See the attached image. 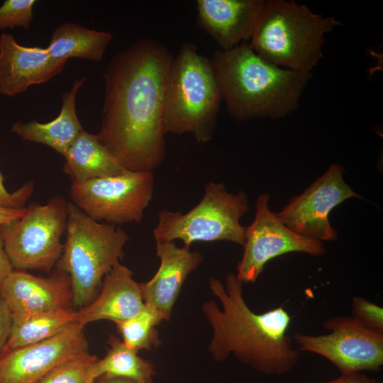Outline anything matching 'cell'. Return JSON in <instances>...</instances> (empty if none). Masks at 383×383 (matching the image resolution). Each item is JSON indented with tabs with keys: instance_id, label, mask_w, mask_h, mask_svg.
Instances as JSON below:
<instances>
[{
	"instance_id": "ac0fdd59",
	"label": "cell",
	"mask_w": 383,
	"mask_h": 383,
	"mask_svg": "<svg viewBox=\"0 0 383 383\" xmlns=\"http://www.w3.org/2000/svg\"><path fill=\"white\" fill-rule=\"evenodd\" d=\"M145 306L140 284L133 278L132 270L118 263L104 277L99 294L76 311V322L83 327L100 320L117 323L136 315Z\"/></svg>"
},
{
	"instance_id": "52a82bcc",
	"label": "cell",
	"mask_w": 383,
	"mask_h": 383,
	"mask_svg": "<svg viewBox=\"0 0 383 383\" xmlns=\"http://www.w3.org/2000/svg\"><path fill=\"white\" fill-rule=\"evenodd\" d=\"M245 192H228L223 183L210 182L201 201L187 213L162 210L153 230L155 242L181 240L189 248L195 242L226 240L244 245L246 227L242 216L250 211Z\"/></svg>"
},
{
	"instance_id": "277c9868",
	"label": "cell",
	"mask_w": 383,
	"mask_h": 383,
	"mask_svg": "<svg viewBox=\"0 0 383 383\" xmlns=\"http://www.w3.org/2000/svg\"><path fill=\"white\" fill-rule=\"evenodd\" d=\"M341 23L294 1L267 0L248 44L263 60L287 70L311 72L323 57L325 35Z\"/></svg>"
},
{
	"instance_id": "ba28073f",
	"label": "cell",
	"mask_w": 383,
	"mask_h": 383,
	"mask_svg": "<svg viewBox=\"0 0 383 383\" xmlns=\"http://www.w3.org/2000/svg\"><path fill=\"white\" fill-rule=\"evenodd\" d=\"M69 202L61 196L47 204L33 203L19 219L1 226L6 252L13 270L50 272L62 250Z\"/></svg>"
},
{
	"instance_id": "44dd1931",
	"label": "cell",
	"mask_w": 383,
	"mask_h": 383,
	"mask_svg": "<svg viewBox=\"0 0 383 383\" xmlns=\"http://www.w3.org/2000/svg\"><path fill=\"white\" fill-rule=\"evenodd\" d=\"M113 38L109 32L67 22L54 30L46 48L50 56L57 60L77 57L99 62Z\"/></svg>"
},
{
	"instance_id": "8992f818",
	"label": "cell",
	"mask_w": 383,
	"mask_h": 383,
	"mask_svg": "<svg viewBox=\"0 0 383 383\" xmlns=\"http://www.w3.org/2000/svg\"><path fill=\"white\" fill-rule=\"evenodd\" d=\"M65 231L57 266L70 277L73 304L82 308L94 300L104 277L120 263L129 237L120 226L98 222L72 202Z\"/></svg>"
},
{
	"instance_id": "f1b7e54d",
	"label": "cell",
	"mask_w": 383,
	"mask_h": 383,
	"mask_svg": "<svg viewBox=\"0 0 383 383\" xmlns=\"http://www.w3.org/2000/svg\"><path fill=\"white\" fill-rule=\"evenodd\" d=\"M12 326L11 313L0 296V353L5 348Z\"/></svg>"
},
{
	"instance_id": "d6986e66",
	"label": "cell",
	"mask_w": 383,
	"mask_h": 383,
	"mask_svg": "<svg viewBox=\"0 0 383 383\" xmlns=\"http://www.w3.org/2000/svg\"><path fill=\"white\" fill-rule=\"evenodd\" d=\"M85 80L86 77L75 79L71 89L62 94L61 111L54 120L48 123L17 121L12 125V132L23 140L49 146L63 156L83 130L77 115L76 96Z\"/></svg>"
},
{
	"instance_id": "603a6c76",
	"label": "cell",
	"mask_w": 383,
	"mask_h": 383,
	"mask_svg": "<svg viewBox=\"0 0 383 383\" xmlns=\"http://www.w3.org/2000/svg\"><path fill=\"white\" fill-rule=\"evenodd\" d=\"M109 348L106 355L98 359L94 367V376L119 377L140 383L153 382L155 374L154 365L142 358L138 351L128 347L122 340L110 335Z\"/></svg>"
},
{
	"instance_id": "d4e9b609",
	"label": "cell",
	"mask_w": 383,
	"mask_h": 383,
	"mask_svg": "<svg viewBox=\"0 0 383 383\" xmlns=\"http://www.w3.org/2000/svg\"><path fill=\"white\" fill-rule=\"evenodd\" d=\"M97 360L89 352L77 355L55 366L35 383H94Z\"/></svg>"
},
{
	"instance_id": "7402d4cb",
	"label": "cell",
	"mask_w": 383,
	"mask_h": 383,
	"mask_svg": "<svg viewBox=\"0 0 383 383\" xmlns=\"http://www.w3.org/2000/svg\"><path fill=\"white\" fill-rule=\"evenodd\" d=\"M75 322L76 311L71 309L12 318L10 335L4 348L15 349L43 341L57 335Z\"/></svg>"
},
{
	"instance_id": "7a4b0ae2",
	"label": "cell",
	"mask_w": 383,
	"mask_h": 383,
	"mask_svg": "<svg viewBox=\"0 0 383 383\" xmlns=\"http://www.w3.org/2000/svg\"><path fill=\"white\" fill-rule=\"evenodd\" d=\"M209 286L221 305L208 301L202 306L212 331L209 353L214 360L233 355L267 375L285 374L294 368L300 352L288 334L291 316L282 306L261 313L252 311L243 297V284L234 273L228 274L224 283L211 277Z\"/></svg>"
},
{
	"instance_id": "4316f807",
	"label": "cell",
	"mask_w": 383,
	"mask_h": 383,
	"mask_svg": "<svg viewBox=\"0 0 383 383\" xmlns=\"http://www.w3.org/2000/svg\"><path fill=\"white\" fill-rule=\"evenodd\" d=\"M350 318L362 328L383 334V309L366 298L353 297Z\"/></svg>"
},
{
	"instance_id": "484cf974",
	"label": "cell",
	"mask_w": 383,
	"mask_h": 383,
	"mask_svg": "<svg viewBox=\"0 0 383 383\" xmlns=\"http://www.w3.org/2000/svg\"><path fill=\"white\" fill-rule=\"evenodd\" d=\"M35 0H6L0 6V30L28 29L33 18Z\"/></svg>"
},
{
	"instance_id": "6da1fadb",
	"label": "cell",
	"mask_w": 383,
	"mask_h": 383,
	"mask_svg": "<svg viewBox=\"0 0 383 383\" xmlns=\"http://www.w3.org/2000/svg\"><path fill=\"white\" fill-rule=\"evenodd\" d=\"M168 48L143 38L116 53L103 73L99 142L126 171L153 172L166 157L162 111L173 60Z\"/></svg>"
},
{
	"instance_id": "f546056e",
	"label": "cell",
	"mask_w": 383,
	"mask_h": 383,
	"mask_svg": "<svg viewBox=\"0 0 383 383\" xmlns=\"http://www.w3.org/2000/svg\"><path fill=\"white\" fill-rule=\"evenodd\" d=\"M300 383H382V382L370 377L365 374L357 372L340 374L339 377L328 381H322L320 382L304 381Z\"/></svg>"
},
{
	"instance_id": "9a60e30c",
	"label": "cell",
	"mask_w": 383,
	"mask_h": 383,
	"mask_svg": "<svg viewBox=\"0 0 383 383\" xmlns=\"http://www.w3.org/2000/svg\"><path fill=\"white\" fill-rule=\"evenodd\" d=\"M67 61L52 58L47 48L19 45L13 35H0V94L13 96L57 75Z\"/></svg>"
},
{
	"instance_id": "4fadbf2b",
	"label": "cell",
	"mask_w": 383,
	"mask_h": 383,
	"mask_svg": "<svg viewBox=\"0 0 383 383\" xmlns=\"http://www.w3.org/2000/svg\"><path fill=\"white\" fill-rule=\"evenodd\" d=\"M84 327L77 322L57 335L0 353V383H35L62 362L88 353Z\"/></svg>"
},
{
	"instance_id": "ffe728a7",
	"label": "cell",
	"mask_w": 383,
	"mask_h": 383,
	"mask_svg": "<svg viewBox=\"0 0 383 383\" xmlns=\"http://www.w3.org/2000/svg\"><path fill=\"white\" fill-rule=\"evenodd\" d=\"M63 157V170L72 184L126 172L99 142L96 135L84 129Z\"/></svg>"
},
{
	"instance_id": "5b68a950",
	"label": "cell",
	"mask_w": 383,
	"mask_h": 383,
	"mask_svg": "<svg viewBox=\"0 0 383 383\" xmlns=\"http://www.w3.org/2000/svg\"><path fill=\"white\" fill-rule=\"evenodd\" d=\"M222 100L211 60L193 43L182 44L173 57L164 94V133H192L197 142L210 141Z\"/></svg>"
},
{
	"instance_id": "7c38bea8",
	"label": "cell",
	"mask_w": 383,
	"mask_h": 383,
	"mask_svg": "<svg viewBox=\"0 0 383 383\" xmlns=\"http://www.w3.org/2000/svg\"><path fill=\"white\" fill-rule=\"evenodd\" d=\"M344 170L331 165L300 195L295 196L276 213L279 220L295 233L320 242L337 238L328 216L337 205L349 198L362 199L343 180Z\"/></svg>"
},
{
	"instance_id": "4dcf8cb0",
	"label": "cell",
	"mask_w": 383,
	"mask_h": 383,
	"mask_svg": "<svg viewBox=\"0 0 383 383\" xmlns=\"http://www.w3.org/2000/svg\"><path fill=\"white\" fill-rule=\"evenodd\" d=\"M1 226H0V285L13 270L4 248Z\"/></svg>"
},
{
	"instance_id": "d6a6232c",
	"label": "cell",
	"mask_w": 383,
	"mask_h": 383,
	"mask_svg": "<svg viewBox=\"0 0 383 383\" xmlns=\"http://www.w3.org/2000/svg\"><path fill=\"white\" fill-rule=\"evenodd\" d=\"M94 383H140L135 380L119 377H109L106 375H102L96 379ZM154 383V382H148Z\"/></svg>"
},
{
	"instance_id": "30bf717a",
	"label": "cell",
	"mask_w": 383,
	"mask_h": 383,
	"mask_svg": "<svg viewBox=\"0 0 383 383\" xmlns=\"http://www.w3.org/2000/svg\"><path fill=\"white\" fill-rule=\"evenodd\" d=\"M323 327L331 333L317 335L294 333L298 350L326 358L341 374L381 370L383 334L362 328L348 316L329 317Z\"/></svg>"
},
{
	"instance_id": "5bb4252c",
	"label": "cell",
	"mask_w": 383,
	"mask_h": 383,
	"mask_svg": "<svg viewBox=\"0 0 383 383\" xmlns=\"http://www.w3.org/2000/svg\"><path fill=\"white\" fill-rule=\"evenodd\" d=\"M0 296L12 318L71 309L73 304L70 277L58 269L48 277L13 270L0 285Z\"/></svg>"
},
{
	"instance_id": "83f0119b",
	"label": "cell",
	"mask_w": 383,
	"mask_h": 383,
	"mask_svg": "<svg viewBox=\"0 0 383 383\" xmlns=\"http://www.w3.org/2000/svg\"><path fill=\"white\" fill-rule=\"evenodd\" d=\"M4 179L0 172V207L9 209L25 207V204L33 194L34 182H28L18 189L10 193L4 187Z\"/></svg>"
},
{
	"instance_id": "e0dca14e",
	"label": "cell",
	"mask_w": 383,
	"mask_h": 383,
	"mask_svg": "<svg viewBox=\"0 0 383 383\" xmlns=\"http://www.w3.org/2000/svg\"><path fill=\"white\" fill-rule=\"evenodd\" d=\"M265 0H198L196 22L220 47L228 50L250 40Z\"/></svg>"
},
{
	"instance_id": "cb8c5ba5",
	"label": "cell",
	"mask_w": 383,
	"mask_h": 383,
	"mask_svg": "<svg viewBox=\"0 0 383 383\" xmlns=\"http://www.w3.org/2000/svg\"><path fill=\"white\" fill-rule=\"evenodd\" d=\"M164 321L155 308L145 304L144 309L131 318L116 323L123 343L138 351L152 350L162 343L157 327Z\"/></svg>"
},
{
	"instance_id": "2e32d148",
	"label": "cell",
	"mask_w": 383,
	"mask_h": 383,
	"mask_svg": "<svg viewBox=\"0 0 383 383\" xmlns=\"http://www.w3.org/2000/svg\"><path fill=\"white\" fill-rule=\"evenodd\" d=\"M160 267L148 282L140 283L145 304L155 308L169 321L174 304L189 275L203 262L202 255L174 242H156Z\"/></svg>"
},
{
	"instance_id": "3957f363",
	"label": "cell",
	"mask_w": 383,
	"mask_h": 383,
	"mask_svg": "<svg viewBox=\"0 0 383 383\" xmlns=\"http://www.w3.org/2000/svg\"><path fill=\"white\" fill-rule=\"evenodd\" d=\"M222 100L234 119H279L298 106L311 72L278 67L259 55L248 42L216 50L211 59Z\"/></svg>"
},
{
	"instance_id": "1f68e13d",
	"label": "cell",
	"mask_w": 383,
	"mask_h": 383,
	"mask_svg": "<svg viewBox=\"0 0 383 383\" xmlns=\"http://www.w3.org/2000/svg\"><path fill=\"white\" fill-rule=\"evenodd\" d=\"M26 207L21 209H9L0 207V226L10 223L21 218L25 213Z\"/></svg>"
},
{
	"instance_id": "8fae6325",
	"label": "cell",
	"mask_w": 383,
	"mask_h": 383,
	"mask_svg": "<svg viewBox=\"0 0 383 383\" xmlns=\"http://www.w3.org/2000/svg\"><path fill=\"white\" fill-rule=\"evenodd\" d=\"M270 196L260 194L252 223L246 227L244 251L237 265L238 279L255 283L270 260L291 252L313 256L325 253L322 242L301 236L288 228L269 207Z\"/></svg>"
},
{
	"instance_id": "9c48e42d",
	"label": "cell",
	"mask_w": 383,
	"mask_h": 383,
	"mask_svg": "<svg viewBox=\"0 0 383 383\" xmlns=\"http://www.w3.org/2000/svg\"><path fill=\"white\" fill-rule=\"evenodd\" d=\"M153 172H129L72 184L70 197L92 219L116 226L140 223L152 199Z\"/></svg>"
}]
</instances>
